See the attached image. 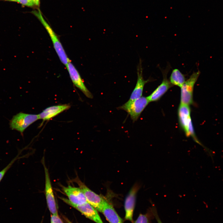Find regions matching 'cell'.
<instances>
[{"instance_id": "obj_16", "label": "cell", "mask_w": 223, "mask_h": 223, "mask_svg": "<svg viewBox=\"0 0 223 223\" xmlns=\"http://www.w3.org/2000/svg\"><path fill=\"white\" fill-rule=\"evenodd\" d=\"M185 77L177 69L173 70L170 77V81L173 85L181 87L185 81Z\"/></svg>"}, {"instance_id": "obj_7", "label": "cell", "mask_w": 223, "mask_h": 223, "mask_svg": "<svg viewBox=\"0 0 223 223\" xmlns=\"http://www.w3.org/2000/svg\"><path fill=\"white\" fill-rule=\"evenodd\" d=\"M45 175V193L48 209L52 214L58 215V211L55 195L51 182L48 170L45 162L44 156L42 160Z\"/></svg>"}, {"instance_id": "obj_12", "label": "cell", "mask_w": 223, "mask_h": 223, "mask_svg": "<svg viewBox=\"0 0 223 223\" xmlns=\"http://www.w3.org/2000/svg\"><path fill=\"white\" fill-rule=\"evenodd\" d=\"M168 69L163 72V79L161 84L148 96L147 97L150 102L157 101L173 86L167 78Z\"/></svg>"}, {"instance_id": "obj_11", "label": "cell", "mask_w": 223, "mask_h": 223, "mask_svg": "<svg viewBox=\"0 0 223 223\" xmlns=\"http://www.w3.org/2000/svg\"><path fill=\"white\" fill-rule=\"evenodd\" d=\"M142 60L140 59L137 67V80L135 86L130 95L129 100H133L142 97L145 84L148 80H145L143 76Z\"/></svg>"}, {"instance_id": "obj_22", "label": "cell", "mask_w": 223, "mask_h": 223, "mask_svg": "<svg viewBox=\"0 0 223 223\" xmlns=\"http://www.w3.org/2000/svg\"><path fill=\"white\" fill-rule=\"evenodd\" d=\"M155 216L158 223H162L156 213L155 214Z\"/></svg>"}, {"instance_id": "obj_4", "label": "cell", "mask_w": 223, "mask_h": 223, "mask_svg": "<svg viewBox=\"0 0 223 223\" xmlns=\"http://www.w3.org/2000/svg\"><path fill=\"white\" fill-rule=\"evenodd\" d=\"M38 119V115L20 112L14 116L10 120V128L19 132L22 135L28 127Z\"/></svg>"}, {"instance_id": "obj_19", "label": "cell", "mask_w": 223, "mask_h": 223, "mask_svg": "<svg viewBox=\"0 0 223 223\" xmlns=\"http://www.w3.org/2000/svg\"><path fill=\"white\" fill-rule=\"evenodd\" d=\"M17 2L23 6L28 7L35 6L33 0H18Z\"/></svg>"}, {"instance_id": "obj_13", "label": "cell", "mask_w": 223, "mask_h": 223, "mask_svg": "<svg viewBox=\"0 0 223 223\" xmlns=\"http://www.w3.org/2000/svg\"><path fill=\"white\" fill-rule=\"evenodd\" d=\"M69 205L80 211L86 217L96 223H103L97 210L88 202L80 205Z\"/></svg>"}, {"instance_id": "obj_20", "label": "cell", "mask_w": 223, "mask_h": 223, "mask_svg": "<svg viewBox=\"0 0 223 223\" xmlns=\"http://www.w3.org/2000/svg\"><path fill=\"white\" fill-rule=\"evenodd\" d=\"M51 223H63L58 215L52 214L51 216Z\"/></svg>"}, {"instance_id": "obj_15", "label": "cell", "mask_w": 223, "mask_h": 223, "mask_svg": "<svg viewBox=\"0 0 223 223\" xmlns=\"http://www.w3.org/2000/svg\"><path fill=\"white\" fill-rule=\"evenodd\" d=\"M101 212L104 215L110 223H123L122 219L118 215L113 206L107 200Z\"/></svg>"}, {"instance_id": "obj_9", "label": "cell", "mask_w": 223, "mask_h": 223, "mask_svg": "<svg viewBox=\"0 0 223 223\" xmlns=\"http://www.w3.org/2000/svg\"><path fill=\"white\" fill-rule=\"evenodd\" d=\"M71 80L74 85L79 90L87 97L92 98L93 95L85 85L78 71L71 61L66 65Z\"/></svg>"}, {"instance_id": "obj_6", "label": "cell", "mask_w": 223, "mask_h": 223, "mask_svg": "<svg viewBox=\"0 0 223 223\" xmlns=\"http://www.w3.org/2000/svg\"><path fill=\"white\" fill-rule=\"evenodd\" d=\"M200 74L199 70L193 72L181 87V104L189 105L193 103L194 86Z\"/></svg>"}, {"instance_id": "obj_18", "label": "cell", "mask_w": 223, "mask_h": 223, "mask_svg": "<svg viewBox=\"0 0 223 223\" xmlns=\"http://www.w3.org/2000/svg\"><path fill=\"white\" fill-rule=\"evenodd\" d=\"M149 219L146 214H140L134 223H149Z\"/></svg>"}, {"instance_id": "obj_14", "label": "cell", "mask_w": 223, "mask_h": 223, "mask_svg": "<svg viewBox=\"0 0 223 223\" xmlns=\"http://www.w3.org/2000/svg\"><path fill=\"white\" fill-rule=\"evenodd\" d=\"M71 107L70 104H60L48 107L38 114L39 119L43 121L48 120L59 114L68 109Z\"/></svg>"}, {"instance_id": "obj_10", "label": "cell", "mask_w": 223, "mask_h": 223, "mask_svg": "<svg viewBox=\"0 0 223 223\" xmlns=\"http://www.w3.org/2000/svg\"><path fill=\"white\" fill-rule=\"evenodd\" d=\"M140 188V186L138 183L135 184L130 190L125 200V219L131 222L133 221V214L135 206L136 194Z\"/></svg>"}, {"instance_id": "obj_8", "label": "cell", "mask_w": 223, "mask_h": 223, "mask_svg": "<svg viewBox=\"0 0 223 223\" xmlns=\"http://www.w3.org/2000/svg\"><path fill=\"white\" fill-rule=\"evenodd\" d=\"M62 188L68 199L63 198L60 199L69 205H80L87 202L83 192L79 187L68 185L62 186Z\"/></svg>"}, {"instance_id": "obj_17", "label": "cell", "mask_w": 223, "mask_h": 223, "mask_svg": "<svg viewBox=\"0 0 223 223\" xmlns=\"http://www.w3.org/2000/svg\"><path fill=\"white\" fill-rule=\"evenodd\" d=\"M19 154L18 155L15 157L5 167L0 171V182L2 179L7 171L11 167L15 161L18 159Z\"/></svg>"}, {"instance_id": "obj_24", "label": "cell", "mask_w": 223, "mask_h": 223, "mask_svg": "<svg viewBox=\"0 0 223 223\" xmlns=\"http://www.w3.org/2000/svg\"><path fill=\"white\" fill-rule=\"evenodd\" d=\"M66 221L68 223H72L71 221H70L67 219H66Z\"/></svg>"}, {"instance_id": "obj_3", "label": "cell", "mask_w": 223, "mask_h": 223, "mask_svg": "<svg viewBox=\"0 0 223 223\" xmlns=\"http://www.w3.org/2000/svg\"><path fill=\"white\" fill-rule=\"evenodd\" d=\"M149 102L147 97H141L133 100H129L118 108L126 112L134 122L138 120Z\"/></svg>"}, {"instance_id": "obj_1", "label": "cell", "mask_w": 223, "mask_h": 223, "mask_svg": "<svg viewBox=\"0 0 223 223\" xmlns=\"http://www.w3.org/2000/svg\"><path fill=\"white\" fill-rule=\"evenodd\" d=\"M31 12L38 18L47 31L59 59L66 66L70 60L67 55L57 35L44 19L39 9L32 11Z\"/></svg>"}, {"instance_id": "obj_23", "label": "cell", "mask_w": 223, "mask_h": 223, "mask_svg": "<svg viewBox=\"0 0 223 223\" xmlns=\"http://www.w3.org/2000/svg\"><path fill=\"white\" fill-rule=\"evenodd\" d=\"M3 0L11 1V2H17L18 1V0Z\"/></svg>"}, {"instance_id": "obj_5", "label": "cell", "mask_w": 223, "mask_h": 223, "mask_svg": "<svg viewBox=\"0 0 223 223\" xmlns=\"http://www.w3.org/2000/svg\"><path fill=\"white\" fill-rule=\"evenodd\" d=\"M72 181L77 184L79 187L83 192L87 202L97 211L101 212L103 205L106 200L90 189L81 181L78 177L73 179Z\"/></svg>"}, {"instance_id": "obj_2", "label": "cell", "mask_w": 223, "mask_h": 223, "mask_svg": "<svg viewBox=\"0 0 223 223\" xmlns=\"http://www.w3.org/2000/svg\"><path fill=\"white\" fill-rule=\"evenodd\" d=\"M190 109L189 105L180 103L178 109V115L181 125L187 137L191 136L197 143L208 151L209 149L204 146L196 137L192 125L190 116Z\"/></svg>"}, {"instance_id": "obj_21", "label": "cell", "mask_w": 223, "mask_h": 223, "mask_svg": "<svg viewBox=\"0 0 223 223\" xmlns=\"http://www.w3.org/2000/svg\"><path fill=\"white\" fill-rule=\"evenodd\" d=\"M35 6L39 7L40 4V0H33Z\"/></svg>"}]
</instances>
